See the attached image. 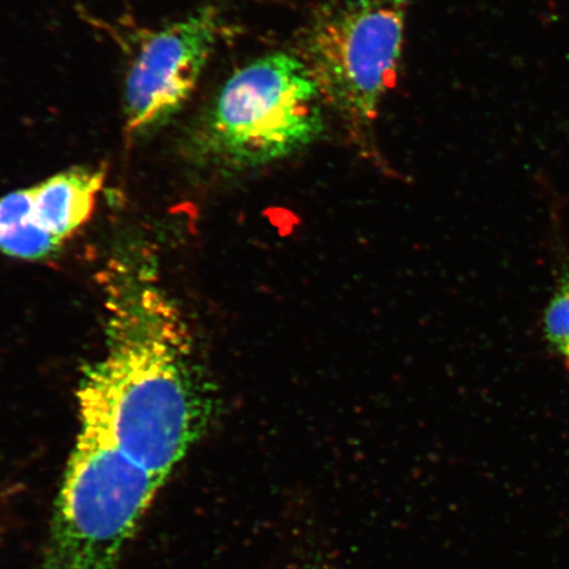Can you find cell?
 <instances>
[{"mask_svg":"<svg viewBox=\"0 0 569 569\" xmlns=\"http://www.w3.org/2000/svg\"><path fill=\"white\" fill-rule=\"evenodd\" d=\"M104 350L83 369L77 437L166 482L217 416V395L180 309L147 261L103 274Z\"/></svg>","mask_w":569,"mask_h":569,"instance_id":"1","label":"cell"},{"mask_svg":"<svg viewBox=\"0 0 569 569\" xmlns=\"http://www.w3.org/2000/svg\"><path fill=\"white\" fill-rule=\"evenodd\" d=\"M325 110L300 57L267 54L234 71L199 112L188 141L197 158L231 172L266 168L322 138Z\"/></svg>","mask_w":569,"mask_h":569,"instance_id":"2","label":"cell"},{"mask_svg":"<svg viewBox=\"0 0 569 569\" xmlns=\"http://www.w3.org/2000/svg\"><path fill=\"white\" fill-rule=\"evenodd\" d=\"M409 0H323L300 40V57L327 109L368 126L400 68Z\"/></svg>","mask_w":569,"mask_h":569,"instance_id":"3","label":"cell"},{"mask_svg":"<svg viewBox=\"0 0 569 569\" xmlns=\"http://www.w3.org/2000/svg\"><path fill=\"white\" fill-rule=\"evenodd\" d=\"M162 486L123 455L77 437L38 569H117Z\"/></svg>","mask_w":569,"mask_h":569,"instance_id":"4","label":"cell"},{"mask_svg":"<svg viewBox=\"0 0 569 569\" xmlns=\"http://www.w3.org/2000/svg\"><path fill=\"white\" fill-rule=\"evenodd\" d=\"M124 83L127 132L167 124L189 101L222 33L212 6L156 31H137Z\"/></svg>","mask_w":569,"mask_h":569,"instance_id":"5","label":"cell"},{"mask_svg":"<svg viewBox=\"0 0 569 569\" xmlns=\"http://www.w3.org/2000/svg\"><path fill=\"white\" fill-rule=\"evenodd\" d=\"M104 170L73 168L0 198V253L39 261L59 252L87 224Z\"/></svg>","mask_w":569,"mask_h":569,"instance_id":"6","label":"cell"},{"mask_svg":"<svg viewBox=\"0 0 569 569\" xmlns=\"http://www.w3.org/2000/svg\"><path fill=\"white\" fill-rule=\"evenodd\" d=\"M546 332L551 345L569 358V281L552 298L546 315Z\"/></svg>","mask_w":569,"mask_h":569,"instance_id":"7","label":"cell"},{"mask_svg":"<svg viewBox=\"0 0 569 569\" xmlns=\"http://www.w3.org/2000/svg\"><path fill=\"white\" fill-rule=\"evenodd\" d=\"M305 569H339V568L330 567V566H311V567H306Z\"/></svg>","mask_w":569,"mask_h":569,"instance_id":"8","label":"cell"},{"mask_svg":"<svg viewBox=\"0 0 569 569\" xmlns=\"http://www.w3.org/2000/svg\"><path fill=\"white\" fill-rule=\"evenodd\" d=\"M566 361H567V367H568V371H569V358H567Z\"/></svg>","mask_w":569,"mask_h":569,"instance_id":"9","label":"cell"}]
</instances>
